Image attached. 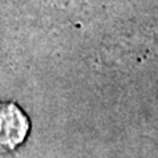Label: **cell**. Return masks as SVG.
Instances as JSON below:
<instances>
[{
    "label": "cell",
    "instance_id": "1",
    "mask_svg": "<svg viewBox=\"0 0 158 158\" xmlns=\"http://www.w3.org/2000/svg\"><path fill=\"white\" fill-rule=\"evenodd\" d=\"M29 131V118L16 103H0V154L12 152L21 145Z\"/></svg>",
    "mask_w": 158,
    "mask_h": 158
}]
</instances>
